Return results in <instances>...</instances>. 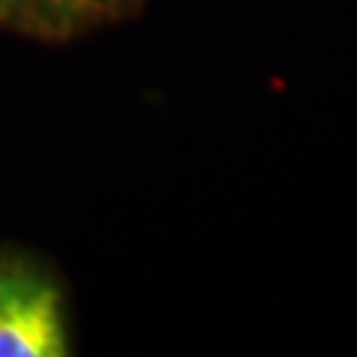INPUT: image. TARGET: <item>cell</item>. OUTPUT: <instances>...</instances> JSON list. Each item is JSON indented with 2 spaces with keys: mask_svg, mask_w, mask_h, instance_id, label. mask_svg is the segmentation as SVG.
Masks as SVG:
<instances>
[{
  "mask_svg": "<svg viewBox=\"0 0 357 357\" xmlns=\"http://www.w3.org/2000/svg\"><path fill=\"white\" fill-rule=\"evenodd\" d=\"M128 3L130 0H19V8L24 6L43 29L72 32L125 8Z\"/></svg>",
  "mask_w": 357,
  "mask_h": 357,
  "instance_id": "obj_2",
  "label": "cell"
},
{
  "mask_svg": "<svg viewBox=\"0 0 357 357\" xmlns=\"http://www.w3.org/2000/svg\"><path fill=\"white\" fill-rule=\"evenodd\" d=\"M19 8V0H0V19H8Z\"/></svg>",
  "mask_w": 357,
  "mask_h": 357,
  "instance_id": "obj_3",
  "label": "cell"
},
{
  "mask_svg": "<svg viewBox=\"0 0 357 357\" xmlns=\"http://www.w3.org/2000/svg\"><path fill=\"white\" fill-rule=\"evenodd\" d=\"M61 291L32 268H0V357H66Z\"/></svg>",
  "mask_w": 357,
  "mask_h": 357,
  "instance_id": "obj_1",
  "label": "cell"
}]
</instances>
